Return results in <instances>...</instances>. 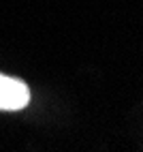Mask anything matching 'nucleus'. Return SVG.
Instances as JSON below:
<instances>
[{"label": "nucleus", "mask_w": 143, "mask_h": 152, "mask_svg": "<svg viewBox=\"0 0 143 152\" xmlns=\"http://www.w3.org/2000/svg\"><path fill=\"white\" fill-rule=\"evenodd\" d=\"M30 103V90L22 79L0 75V109H24Z\"/></svg>", "instance_id": "nucleus-1"}]
</instances>
